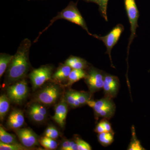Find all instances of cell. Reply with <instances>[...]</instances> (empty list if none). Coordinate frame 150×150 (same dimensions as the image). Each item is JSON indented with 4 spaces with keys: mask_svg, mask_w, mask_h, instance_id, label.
<instances>
[{
    "mask_svg": "<svg viewBox=\"0 0 150 150\" xmlns=\"http://www.w3.org/2000/svg\"><path fill=\"white\" fill-rule=\"evenodd\" d=\"M31 44V41L27 38L20 44L7 69L6 77L8 81H18L27 74L30 67L29 54Z\"/></svg>",
    "mask_w": 150,
    "mask_h": 150,
    "instance_id": "cell-1",
    "label": "cell"
},
{
    "mask_svg": "<svg viewBox=\"0 0 150 150\" xmlns=\"http://www.w3.org/2000/svg\"><path fill=\"white\" fill-rule=\"evenodd\" d=\"M59 19L66 20L68 21L77 25L85 30L88 35L91 36L92 35V34L89 31L85 21L78 9L76 4L73 2H71L67 7L62 10L56 16L52 19L50 21V24L48 25V26L43 30V31L40 33L36 40L38 39V37H39L43 32L47 30L53 25L54 22Z\"/></svg>",
    "mask_w": 150,
    "mask_h": 150,
    "instance_id": "cell-2",
    "label": "cell"
},
{
    "mask_svg": "<svg viewBox=\"0 0 150 150\" xmlns=\"http://www.w3.org/2000/svg\"><path fill=\"white\" fill-rule=\"evenodd\" d=\"M124 6L130 24L131 35L129 37V44L127 47V59L129 56V49L131 43L137 37V29L139 27L138 24L139 17V12L137 8L135 0H124Z\"/></svg>",
    "mask_w": 150,
    "mask_h": 150,
    "instance_id": "cell-3",
    "label": "cell"
},
{
    "mask_svg": "<svg viewBox=\"0 0 150 150\" xmlns=\"http://www.w3.org/2000/svg\"><path fill=\"white\" fill-rule=\"evenodd\" d=\"M124 26L121 24H118L107 35L100 36L96 34H92V36L98 40H101L104 43L106 48L105 54H108L110 58L111 67L115 68L112 64L111 59V52L112 48L116 45L122 33L124 31Z\"/></svg>",
    "mask_w": 150,
    "mask_h": 150,
    "instance_id": "cell-4",
    "label": "cell"
},
{
    "mask_svg": "<svg viewBox=\"0 0 150 150\" xmlns=\"http://www.w3.org/2000/svg\"><path fill=\"white\" fill-rule=\"evenodd\" d=\"M105 72L95 67H89L87 71L85 82L91 94L101 90L103 88Z\"/></svg>",
    "mask_w": 150,
    "mask_h": 150,
    "instance_id": "cell-5",
    "label": "cell"
},
{
    "mask_svg": "<svg viewBox=\"0 0 150 150\" xmlns=\"http://www.w3.org/2000/svg\"><path fill=\"white\" fill-rule=\"evenodd\" d=\"M115 108L112 98L104 96L103 98L96 100L93 109L96 118H102L109 120L115 114Z\"/></svg>",
    "mask_w": 150,
    "mask_h": 150,
    "instance_id": "cell-6",
    "label": "cell"
},
{
    "mask_svg": "<svg viewBox=\"0 0 150 150\" xmlns=\"http://www.w3.org/2000/svg\"><path fill=\"white\" fill-rule=\"evenodd\" d=\"M61 94V89L59 86L51 84L39 91L36 96V100L42 104L50 105L55 103Z\"/></svg>",
    "mask_w": 150,
    "mask_h": 150,
    "instance_id": "cell-7",
    "label": "cell"
},
{
    "mask_svg": "<svg viewBox=\"0 0 150 150\" xmlns=\"http://www.w3.org/2000/svg\"><path fill=\"white\" fill-rule=\"evenodd\" d=\"M7 93L11 101L16 103L22 102L27 96L28 87L25 80H21L7 88Z\"/></svg>",
    "mask_w": 150,
    "mask_h": 150,
    "instance_id": "cell-8",
    "label": "cell"
},
{
    "mask_svg": "<svg viewBox=\"0 0 150 150\" xmlns=\"http://www.w3.org/2000/svg\"><path fill=\"white\" fill-rule=\"evenodd\" d=\"M53 68L50 66H43L33 70L29 74V78L33 89L41 86L52 78Z\"/></svg>",
    "mask_w": 150,
    "mask_h": 150,
    "instance_id": "cell-9",
    "label": "cell"
},
{
    "mask_svg": "<svg viewBox=\"0 0 150 150\" xmlns=\"http://www.w3.org/2000/svg\"><path fill=\"white\" fill-rule=\"evenodd\" d=\"M14 131L22 144L25 147L29 149L38 146L40 144L38 136L32 129L29 128H19L14 129Z\"/></svg>",
    "mask_w": 150,
    "mask_h": 150,
    "instance_id": "cell-10",
    "label": "cell"
},
{
    "mask_svg": "<svg viewBox=\"0 0 150 150\" xmlns=\"http://www.w3.org/2000/svg\"><path fill=\"white\" fill-rule=\"evenodd\" d=\"M119 80L116 76L105 73L103 89L105 96L111 98H115L119 91Z\"/></svg>",
    "mask_w": 150,
    "mask_h": 150,
    "instance_id": "cell-11",
    "label": "cell"
},
{
    "mask_svg": "<svg viewBox=\"0 0 150 150\" xmlns=\"http://www.w3.org/2000/svg\"><path fill=\"white\" fill-rule=\"evenodd\" d=\"M68 105L65 99H63L55 108V114L53 116V119L61 127H64L66 123Z\"/></svg>",
    "mask_w": 150,
    "mask_h": 150,
    "instance_id": "cell-12",
    "label": "cell"
},
{
    "mask_svg": "<svg viewBox=\"0 0 150 150\" xmlns=\"http://www.w3.org/2000/svg\"><path fill=\"white\" fill-rule=\"evenodd\" d=\"M25 122L24 115L21 110L16 109L11 112L8 118L7 125L10 129H16L21 128Z\"/></svg>",
    "mask_w": 150,
    "mask_h": 150,
    "instance_id": "cell-13",
    "label": "cell"
},
{
    "mask_svg": "<svg viewBox=\"0 0 150 150\" xmlns=\"http://www.w3.org/2000/svg\"><path fill=\"white\" fill-rule=\"evenodd\" d=\"M72 68L66 64L60 66L52 75V78L56 81L62 83L68 81Z\"/></svg>",
    "mask_w": 150,
    "mask_h": 150,
    "instance_id": "cell-14",
    "label": "cell"
},
{
    "mask_svg": "<svg viewBox=\"0 0 150 150\" xmlns=\"http://www.w3.org/2000/svg\"><path fill=\"white\" fill-rule=\"evenodd\" d=\"M65 64L75 69L84 70L89 68L88 63L86 61L77 56H70L66 60Z\"/></svg>",
    "mask_w": 150,
    "mask_h": 150,
    "instance_id": "cell-15",
    "label": "cell"
},
{
    "mask_svg": "<svg viewBox=\"0 0 150 150\" xmlns=\"http://www.w3.org/2000/svg\"><path fill=\"white\" fill-rule=\"evenodd\" d=\"M86 76L87 71L84 70L72 69L68 78L67 86L72 85L73 84L81 79H85Z\"/></svg>",
    "mask_w": 150,
    "mask_h": 150,
    "instance_id": "cell-16",
    "label": "cell"
},
{
    "mask_svg": "<svg viewBox=\"0 0 150 150\" xmlns=\"http://www.w3.org/2000/svg\"><path fill=\"white\" fill-rule=\"evenodd\" d=\"M11 100L6 94L1 95L0 97V118L3 121L9 110Z\"/></svg>",
    "mask_w": 150,
    "mask_h": 150,
    "instance_id": "cell-17",
    "label": "cell"
},
{
    "mask_svg": "<svg viewBox=\"0 0 150 150\" xmlns=\"http://www.w3.org/2000/svg\"><path fill=\"white\" fill-rule=\"evenodd\" d=\"M114 133L113 131L104 132L98 134V139L100 144L107 146L111 144L114 141Z\"/></svg>",
    "mask_w": 150,
    "mask_h": 150,
    "instance_id": "cell-18",
    "label": "cell"
},
{
    "mask_svg": "<svg viewBox=\"0 0 150 150\" xmlns=\"http://www.w3.org/2000/svg\"><path fill=\"white\" fill-rule=\"evenodd\" d=\"M13 56L1 53L0 55V77H1L10 64Z\"/></svg>",
    "mask_w": 150,
    "mask_h": 150,
    "instance_id": "cell-19",
    "label": "cell"
},
{
    "mask_svg": "<svg viewBox=\"0 0 150 150\" xmlns=\"http://www.w3.org/2000/svg\"><path fill=\"white\" fill-rule=\"evenodd\" d=\"M0 141L6 144L18 143L16 136L8 133L1 126L0 127Z\"/></svg>",
    "mask_w": 150,
    "mask_h": 150,
    "instance_id": "cell-20",
    "label": "cell"
},
{
    "mask_svg": "<svg viewBox=\"0 0 150 150\" xmlns=\"http://www.w3.org/2000/svg\"><path fill=\"white\" fill-rule=\"evenodd\" d=\"M65 99L71 107L75 108L81 106L78 100L76 91L71 90L67 92L65 96Z\"/></svg>",
    "mask_w": 150,
    "mask_h": 150,
    "instance_id": "cell-21",
    "label": "cell"
},
{
    "mask_svg": "<svg viewBox=\"0 0 150 150\" xmlns=\"http://www.w3.org/2000/svg\"><path fill=\"white\" fill-rule=\"evenodd\" d=\"M132 138L131 142L129 144V147L127 149L129 150H145L144 148L142 146L140 141L137 139L136 136V131L134 126L131 128Z\"/></svg>",
    "mask_w": 150,
    "mask_h": 150,
    "instance_id": "cell-22",
    "label": "cell"
},
{
    "mask_svg": "<svg viewBox=\"0 0 150 150\" xmlns=\"http://www.w3.org/2000/svg\"><path fill=\"white\" fill-rule=\"evenodd\" d=\"M39 143L43 147L48 150H55L58 147V144L55 139L46 136L39 139Z\"/></svg>",
    "mask_w": 150,
    "mask_h": 150,
    "instance_id": "cell-23",
    "label": "cell"
},
{
    "mask_svg": "<svg viewBox=\"0 0 150 150\" xmlns=\"http://www.w3.org/2000/svg\"><path fill=\"white\" fill-rule=\"evenodd\" d=\"M28 148L25 147L22 144H6L0 142V150H26Z\"/></svg>",
    "mask_w": 150,
    "mask_h": 150,
    "instance_id": "cell-24",
    "label": "cell"
},
{
    "mask_svg": "<svg viewBox=\"0 0 150 150\" xmlns=\"http://www.w3.org/2000/svg\"><path fill=\"white\" fill-rule=\"evenodd\" d=\"M108 0H96L95 3L99 6V11L100 14L105 21H108L107 9Z\"/></svg>",
    "mask_w": 150,
    "mask_h": 150,
    "instance_id": "cell-25",
    "label": "cell"
},
{
    "mask_svg": "<svg viewBox=\"0 0 150 150\" xmlns=\"http://www.w3.org/2000/svg\"><path fill=\"white\" fill-rule=\"evenodd\" d=\"M76 93L81 106L87 104L88 101L91 98V94L90 92L76 91Z\"/></svg>",
    "mask_w": 150,
    "mask_h": 150,
    "instance_id": "cell-26",
    "label": "cell"
},
{
    "mask_svg": "<svg viewBox=\"0 0 150 150\" xmlns=\"http://www.w3.org/2000/svg\"><path fill=\"white\" fill-rule=\"evenodd\" d=\"M60 150H78V145L76 141L66 140L62 142Z\"/></svg>",
    "mask_w": 150,
    "mask_h": 150,
    "instance_id": "cell-27",
    "label": "cell"
},
{
    "mask_svg": "<svg viewBox=\"0 0 150 150\" xmlns=\"http://www.w3.org/2000/svg\"><path fill=\"white\" fill-rule=\"evenodd\" d=\"M28 114L30 118L35 122H40L44 121L45 119V115L40 114L34 109L29 108Z\"/></svg>",
    "mask_w": 150,
    "mask_h": 150,
    "instance_id": "cell-28",
    "label": "cell"
},
{
    "mask_svg": "<svg viewBox=\"0 0 150 150\" xmlns=\"http://www.w3.org/2000/svg\"><path fill=\"white\" fill-rule=\"evenodd\" d=\"M59 131L54 126H48L45 130V136L51 139H56L59 137Z\"/></svg>",
    "mask_w": 150,
    "mask_h": 150,
    "instance_id": "cell-29",
    "label": "cell"
},
{
    "mask_svg": "<svg viewBox=\"0 0 150 150\" xmlns=\"http://www.w3.org/2000/svg\"><path fill=\"white\" fill-rule=\"evenodd\" d=\"M78 145V150H91V147L87 142L80 138H76L75 140Z\"/></svg>",
    "mask_w": 150,
    "mask_h": 150,
    "instance_id": "cell-30",
    "label": "cell"
},
{
    "mask_svg": "<svg viewBox=\"0 0 150 150\" xmlns=\"http://www.w3.org/2000/svg\"><path fill=\"white\" fill-rule=\"evenodd\" d=\"M30 108H32L38 112L42 114V115H45L47 114V110L46 108L44 106H43L42 105L39 104L38 103H33L30 105Z\"/></svg>",
    "mask_w": 150,
    "mask_h": 150,
    "instance_id": "cell-31",
    "label": "cell"
},
{
    "mask_svg": "<svg viewBox=\"0 0 150 150\" xmlns=\"http://www.w3.org/2000/svg\"><path fill=\"white\" fill-rule=\"evenodd\" d=\"M101 121H102L103 125L104 126L105 132H110V131H113L111 124L108 121V119H106V118H103Z\"/></svg>",
    "mask_w": 150,
    "mask_h": 150,
    "instance_id": "cell-32",
    "label": "cell"
},
{
    "mask_svg": "<svg viewBox=\"0 0 150 150\" xmlns=\"http://www.w3.org/2000/svg\"><path fill=\"white\" fill-rule=\"evenodd\" d=\"M94 131L95 132H96L98 134H100V133L105 132L104 126L103 125L102 121H100L99 123H98Z\"/></svg>",
    "mask_w": 150,
    "mask_h": 150,
    "instance_id": "cell-33",
    "label": "cell"
},
{
    "mask_svg": "<svg viewBox=\"0 0 150 150\" xmlns=\"http://www.w3.org/2000/svg\"><path fill=\"white\" fill-rule=\"evenodd\" d=\"M96 100H90L87 102V104L90 107L93 108L95 104Z\"/></svg>",
    "mask_w": 150,
    "mask_h": 150,
    "instance_id": "cell-34",
    "label": "cell"
},
{
    "mask_svg": "<svg viewBox=\"0 0 150 150\" xmlns=\"http://www.w3.org/2000/svg\"><path fill=\"white\" fill-rule=\"evenodd\" d=\"M85 1H86L91 2L95 3L96 0H84Z\"/></svg>",
    "mask_w": 150,
    "mask_h": 150,
    "instance_id": "cell-35",
    "label": "cell"
},
{
    "mask_svg": "<svg viewBox=\"0 0 150 150\" xmlns=\"http://www.w3.org/2000/svg\"><path fill=\"white\" fill-rule=\"evenodd\" d=\"M29 1H30V0H29Z\"/></svg>",
    "mask_w": 150,
    "mask_h": 150,
    "instance_id": "cell-36",
    "label": "cell"
}]
</instances>
